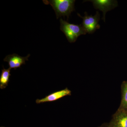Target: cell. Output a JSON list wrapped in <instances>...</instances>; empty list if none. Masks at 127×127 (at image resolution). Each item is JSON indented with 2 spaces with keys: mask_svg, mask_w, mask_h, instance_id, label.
<instances>
[{
  "mask_svg": "<svg viewBox=\"0 0 127 127\" xmlns=\"http://www.w3.org/2000/svg\"><path fill=\"white\" fill-rule=\"evenodd\" d=\"M109 124L110 127H127V110L118 108Z\"/></svg>",
  "mask_w": 127,
  "mask_h": 127,
  "instance_id": "5",
  "label": "cell"
},
{
  "mask_svg": "<svg viewBox=\"0 0 127 127\" xmlns=\"http://www.w3.org/2000/svg\"><path fill=\"white\" fill-rule=\"evenodd\" d=\"M122 99L118 108L127 110V81L123 82L121 85Z\"/></svg>",
  "mask_w": 127,
  "mask_h": 127,
  "instance_id": "9",
  "label": "cell"
},
{
  "mask_svg": "<svg viewBox=\"0 0 127 127\" xmlns=\"http://www.w3.org/2000/svg\"><path fill=\"white\" fill-rule=\"evenodd\" d=\"M98 127H110L109 126V123L108 124H104L101 126Z\"/></svg>",
  "mask_w": 127,
  "mask_h": 127,
  "instance_id": "10",
  "label": "cell"
},
{
  "mask_svg": "<svg viewBox=\"0 0 127 127\" xmlns=\"http://www.w3.org/2000/svg\"><path fill=\"white\" fill-rule=\"evenodd\" d=\"M86 1L92 2L94 6L96 9L102 11L103 16L102 19L105 22V15L107 12L114 9L118 6L117 0H92Z\"/></svg>",
  "mask_w": 127,
  "mask_h": 127,
  "instance_id": "4",
  "label": "cell"
},
{
  "mask_svg": "<svg viewBox=\"0 0 127 127\" xmlns=\"http://www.w3.org/2000/svg\"><path fill=\"white\" fill-rule=\"evenodd\" d=\"M10 68L7 69L3 68L1 71L0 76V88L1 89H4L8 86L9 82V78L11 76Z\"/></svg>",
  "mask_w": 127,
  "mask_h": 127,
  "instance_id": "8",
  "label": "cell"
},
{
  "mask_svg": "<svg viewBox=\"0 0 127 127\" xmlns=\"http://www.w3.org/2000/svg\"><path fill=\"white\" fill-rule=\"evenodd\" d=\"M71 91L66 88L61 91L55 92L46 96L43 98L36 99L35 102L37 104H40L43 103L54 101L65 96L71 95Z\"/></svg>",
  "mask_w": 127,
  "mask_h": 127,
  "instance_id": "7",
  "label": "cell"
},
{
  "mask_svg": "<svg viewBox=\"0 0 127 127\" xmlns=\"http://www.w3.org/2000/svg\"><path fill=\"white\" fill-rule=\"evenodd\" d=\"M77 15L82 18V25L87 33L92 34L100 28V25L98 23L100 20V15L98 11L96 12L94 16L88 15L86 12H85L84 17L82 16L78 13Z\"/></svg>",
  "mask_w": 127,
  "mask_h": 127,
  "instance_id": "3",
  "label": "cell"
},
{
  "mask_svg": "<svg viewBox=\"0 0 127 127\" xmlns=\"http://www.w3.org/2000/svg\"><path fill=\"white\" fill-rule=\"evenodd\" d=\"M45 4H50L56 13L57 18L66 16L68 19L72 12L75 11V0H43Z\"/></svg>",
  "mask_w": 127,
  "mask_h": 127,
  "instance_id": "1",
  "label": "cell"
},
{
  "mask_svg": "<svg viewBox=\"0 0 127 127\" xmlns=\"http://www.w3.org/2000/svg\"><path fill=\"white\" fill-rule=\"evenodd\" d=\"M60 23L61 31L63 32L70 43L75 42L78 37L87 33L82 25L70 23L62 18L60 19Z\"/></svg>",
  "mask_w": 127,
  "mask_h": 127,
  "instance_id": "2",
  "label": "cell"
},
{
  "mask_svg": "<svg viewBox=\"0 0 127 127\" xmlns=\"http://www.w3.org/2000/svg\"></svg>",
  "mask_w": 127,
  "mask_h": 127,
  "instance_id": "11",
  "label": "cell"
},
{
  "mask_svg": "<svg viewBox=\"0 0 127 127\" xmlns=\"http://www.w3.org/2000/svg\"><path fill=\"white\" fill-rule=\"evenodd\" d=\"M30 56V54H28L27 56L23 57L14 53L6 56L4 61L8 63L9 68L11 69L14 68L16 70L20 67L22 65L25 64L26 62L28 61Z\"/></svg>",
  "mask_w": 127,
  "mask_h": 127,
  "instance_id": "6",
  "label": "cell"
}]
</instances>
